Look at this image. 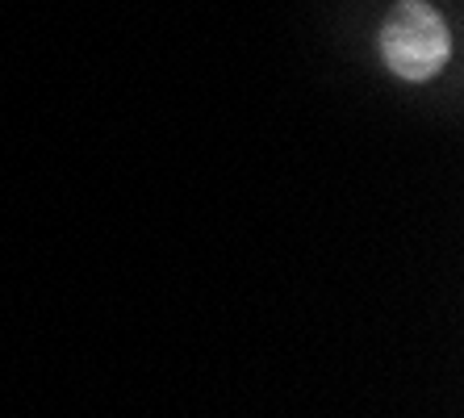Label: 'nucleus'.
I'll use <instances>...</instances> for the list:
<instances>
[{
  "label": "nucleus",
  "instance_id": "f257e3e1",
  "mask_svg": "<svg viewBox=\"0 0 464 418\" xmlns=\"http://www.w3.org/2000/svg\"><path fill=\"white\" fill-rule=\"evenodd\" d=\"M448 25H443L440 9L427 0H398L389 17L381 22V54L385 67L411 84H422L431 75L443 72L448 63Z\"/></svg>",
  "mask_w": 464,
  "mask_h": 418
}]
</instances>
